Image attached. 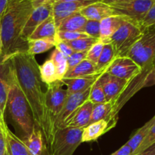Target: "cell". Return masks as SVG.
<instances>
[{"mask_svg":"<svg viewBox=\"0 0 155 155\" xmlns=\"http://www.w3.org/2000/svg\"><path fill=\"white\" fill-rule=\"evenodd\" d=\"M16 75L19 86L26 97L36 128L42 133L45 120V92L42 89V80L35 56L27 51H18L7 59ZM2 61V62H4Z\"/></svg>","mask_w":155,"mask_h":155,"instance_id":"1","label":"cell"},{"mask_svg":"<svg viewBox=\"0 0 155 155\" xmlns=\"http://www.w3.org/2000/svg\"><path fill=\"white\" fill-rule=\"evenodd\" d=\"M33 10L30 0H9L0 18L2 61L12 54L27 51V42L21 39L23 29Z\"/></svg>","mask_w":155,"mask_h":155,"instance_id":"2","label":"cell"},{"mask_svg":"<svg viewBox=\"0 0 155 155\" xmlns=\"http://www.w3.org/2000/svg\"><path fill=\"white\" fill-rule=\"evenodd\" d=\"M1 63L5 64L6 78L8 83L7 108L14 122L24 133L23 137H26L36 128L30 106L20 87L12 65L8 61Z\"/></svg>","mask_w":155,"mask_h":155,"instance_id":"3","label":"cell"},{"mask_svg":"<svg viewBox=\"0 0 155 155\" xmlns=\"http://www.w3.org/2000/svg\"><path fill=\"white\" fill-rule=\"evenodd\" d=\"M67 95V89L64 88L61 80L47 85L45 92V120L42 131L47 150L56 132V120L63 108Z\"/></svg>","mask_w":155,"mask_h":155,"instance_id":"4","label":"cell"},{"mask_svg":"<svg viewBox=\"0 0 155 155\" xmlns=\"http://www.w3.org/2000/svg\"><path fill=\"white\" fill-rule=\"evenodd\" d=\"M127 57L133 61L142 71L155 68V28L147 29L142 37L133 45Z\"/></svg>","mask_w":155,"mask_h":155,"instance_id":"5","label":"cell"},{"mask_svg":"<svg viewBox=\"0 0 155 155\" xmlns=\"http://www.w3.org/2000/svg\"><path fill=\"white\" fill-rule=\"evenodd\" d=\"M140 26L126 19L110 39L116 58L127 57L130 48L144 33Z\"/></svg>","mask_w":155,"mask_h":155,"instance_id":"6","label":"cell"},{"mask_svg":"<svg viewBox=\"0 0 155 155\" xmlns=\"http://www.w3.org/2000/svg\"><path fill=\"white\" fill-rule=\"evenodd\" d=\"M83 128L58 129L53 137L48 155H73L79 145L82 143Z\"/></svg>","mask_w":155,"mask_h":155,"instance_id":"7","label":"cell"},{"mask_svg":"<svg viewBox=\"0 0 155 155\" xmlns=\"http://www.w3.org/2000/svg\"><path fill=\"white\" fill-rule=\"evenodd\" d=\"M154 0H130L110 5L115 15L124 17L129 21L140 26ZM142 28V27H141Z\"/></svg>","mask_w":155,"mask_h":155,"instance_id":"8","label":"cell"},{"mask_svg":"<svg viewBox=\"0 0 155 155\" xmlns=\"http://www.w3.org/2000/svg\"><path fill=\"white\" fill-rule=\"evenodd\" d=\"M141 68L128 57L116 58L107 69L109 74L130 81L142 73Z\"/></svg>","mask_w":155,"mask_h":155,"instance_id":"9","label":"cell"},{"mask_svg":"<svg viewBox=\"0 0 155 155\" xmlns=\"http://www.w3.org/2000/svg\"><path fill=\"white\" fill-rule=\"evenodd\" d=\"M54 1L48 2L39 7L33 8L31 15L29 17L21 33V39L25 42H27L29 37L36 30V27L42 24L44 21L52 15L53 4Z\"/></svg>","mask_w":155,"mask_h":155,"instance_id":"10","label":"cell"},{"mask_svg":"<svg viewBox=\"0 0 155 155\" xmlns=\"http://www.w3.org/2000/svg\"><path fill=\"white\" fill-rule=\"evenodd\" d=\"M90 89L91 88H89L84 92L67 95L63 108L56 120V130L58 129L61 128L64 124L72 116L73 114L77 110V109L80 107L82 104H84L86 101H88Z\"/></svg>","mask_w":155,"mask_h":155,"instance_id":"11","label":"cell"},{"mask_svg":"<svg viewBox=\"0 0 155 155\" xmlns=\"http://www.w3.org/2000/svg\"><path fill=\"white\" fill-rule=\"evenodd\" d=\"M107 102L114 103L123 93L129 82L104 73L99 77Z\"/></svg>","mask_w":155,"mask_h":155,"instance_id":"12","label":"cell"},{"mask_svg":"<svg viewBox=\"0 0 155 155\" xmlns=\"http://www.w3.org/2000/svg\"><path fill=\"white\" fill-rule=\"evenodd\" d=\"M94 1H76V2H54L53 4L52 16L55 22L56 27L58 24L66 18L89 5L95 3Z\"/></svg>","mask_w":155,"mask_h":155,"instance_id":"13","label":"cell"},{"mask_svg":"<svg viewBox=\"0 0 155 155\" xmlns=\"http://www.w3.org/2000/svg\"><path fill=\"white\" fill-rule=\"evenodd\" d=\"M93 104L86 101L84 104L77 109L72 116L64 124L61 128L71 127V128H84L89 125L92 114Z\"/></svg>","mask_w":155,"mask_h":155,"instance_id":"14","label":"cell"},{"mask_svg":"<svg viewBox=\"0 0 155 155\" xmlns=\"http://www.w3.org/2000/svg\"><path fill=\"white\" fill-rule=\"evenodd\" d=\"M80 13L87 20L101 21L104 18L115 15L111 6L102 2L92 3L80 10Z\"/></svg>","mask_w":155,"mask_h":155,"instance_id":"15","label":"cell"},{"mask_svg":"<svg viewBox=\"0 0 155 155\" xmlns=\"http://www.w3.org/2000/svg\"><path fill=\"white\" fill-rule=\"evenodd\" d=\"M126 19L120 15H113L100 21L99 40L104 44L110 43L112 36Z\"/></svg>","mask_w":155,"mask_h":155,"instance_id":"16","label":"cell"},{"mask_svg":"<svg viewBox=\"0 0 155 155\" xmlns=\"http://www.w3.org/2000/svg\"><path fill=\"white\" fill-rule=\"evenodd\" d=\"M21 140L33 155H48L43 135L38 128L28 136L23 137Z\"/></svg>","mask_w":155,"mask_h":155,"instance_id":"17","label":"cell"},{"mask_svg":"<svg viewBox=\"0 0 155 155\" xmlns=\"http://www.w3.org/2000/svg\"><path fill=\"white\" fill-rule=\"evenodd\" d=\"M8 83L5 75V68L4 63L0 64V129L4 132L8 128L5 119V113L7 108Z\"/></svg>","mask_w":155,"mask_h":155,"instance_id":"18","label":"cell"},{"mask_svg":"<svg viewBox=\"0 0 155 155\" xmlns=\"http://www.w3.org/2000/svg\"><path fill=\"white\" fill-rule=\"evenodd\" d=\"M98 77L99 76L96 75L92 77H80V78H64L62 79L61 81L64 85L67 86V94L71 95V94L78 93L87 90L88 89L92 87Z\"/></svg>","mask_w":155,"mask_h":155,"instance_id":"19","label":"cell"},{"mask_svg":"<svg viewBox=\"0 0 155 155\" xmlns=\"http://www.w3.org/2000/svg\"><path fill=\"white\" fill-rule=\"evenodd\" d=\"M109 130L108 122L104 120L89 124L83 130L82 142H89L97 140L100 136Z\"/></svg>","mask_w":155,"mask_h":155,"instance_id":"20","label":"cell"},{"mask_svg":"<svg viewBox=\"0 0 155 155\" xmlns=\"http://www.w3.org/2000/svg\"><path fill=\"white\" fill-rule=\"evenodd\" d=\"M87 19L80 12L74 13L62 20L57 26V31L83 32Z\"/></svg>","mask_w":155,"mask_h":155,"instance_id":"21","label":"cell"},{"mask_svg":"<svg viewBox=\"0 0 155 155\" xmlns=\"http://www.w3.org/2000/svg\"><path fill=\"white\" fill-rule=\"evenodd\" d=\"M57 34V27L53 18L50 16L41 24H39L36 30L33 32L29 39H56Z\"/></svg>","mask_w":155,"mask_h":155,"instance_id":"22","label":"cell"},{"mask_svg":"<svg viewBox=\"0 0 155 155\" xmlns=\"http://www.w3.org/2000/svg\"><path fill=\"white\" fill-rule=\"evenodd\" d=\"M3 133L5 136L9 155H33L27 149L21 138L14 134L8 127Z\"/></svg>","mask_w":155,"mask_h":155,"instance_id":"23","label":"cell"},{"mask_svg":"<svg viewBox=\"0 0 155 155\" xmlns=\"http://www.w3.org/2000/svg\"><path fill=\"white\" fill-rule=\"evenodd\" d=\"M96 75H98V74H97L95 65L87 59H85L77 66L68 69L64 78H80V77H92V76Z\"/></svg>","mask_w":155,"mask_h":155,"instance_id":"24","label":"cell"},{"mask_svg":"<svg viewBox=\"0 0 155 155\" xmlns=\"http://www.w3.org/2000/svg\"><path fill=\"white\" fill-rule=\"evenodd\" d=\"M115 58L116 56L111 44H104L101 55L95 64L97 74L98 75H101L107 72V69Z\"/></svg>","mask_w":155,"mask_h":155,"instance_id":"25","label":"cell"},{"mask_svg":"<svg viewBox=\"0 0 155 155\" xmlns=\"http://www.w3.org/2000/svg\"><path fill=\"white\" fill-rule=\"evenodd\" d=\"M56 39H29L27 40V52L31 55L42 54L55 46Z\"/></svg>","mask_w":155,"mask_h":155,"instance_id":"26","label":"cell"},{"mask_svg":"<svg viewBox=\"0 0 155 155\" xmlns=\"http://www.w3.org/2000/svg\"><path fill=\"white\" fill-rule=\"evenodd\" d=\"M155 124V115L151 118L150 120H148L143 127L139 128L137 131L136 132L134 135L130 139V140L127 142V145L132 148L133 152H134L136 148L139 146L142 141L144 140L147 135L148 134L151 129L152 128L153 126Z\"/></svg>","mask_w":155,"mask_h":155,"instance_id":"27","label":"cell"},{"mask_svg":"<svg viewBox=\"0 0 155 155\" xmlns=\"http://www.w3.org/2000/svg\"><path fill=\"white\" fill-rule=\"evenodd\" d=\"M39 70L42 83L49 85L58 80L55 66L50 58L45 61L42 65H39Z\"/></svg>","mask_w":155,"mask_h":155,"instance_id":"28","label":"cell"},{"mask_svg":"<svg viewBox=\"0 0 155 155\" xmlns=\"http://www.w3.org/2000/svg\"><path fill=\"white\" fill-rule=\"evenodd\" d=\"M49 58L52 61L55 66L58 80H61L68 71L67 58L56 48H54V51H52Z\"/></svg>","mask_w":155,"mask_h":155,"instance_id":"29","label":"cell"},{"mask_svg":"<svg viewBox=\"0 0 155 155\" xmlns=\"http://www.w3.org/2000/svg\"><path fill=\"white\" fill-rule=\"evenodd\" d=\"M99 77L97 78V80H95L94 84L91 87L89 98H88V101L92 102L93 104H103V103L107 102L104 89H103L101 83L100 82Z\"/></svg>","mask_w":155,"mask_h":155,"instance_id":"30","label":"cell"},{"mask_svg":"<svg viewBox=\"0 0 155 155\" xmlns=\"http://www.w3.org/2000/svg\"><path fill=\"white\" fill-rule=\"evenodd\" d=\"M98 39L88 36L86 38L76 39L71 42H65L74 51H88L89 48L98 41Z\"/></svg>","mask_w":155,"mask_h":155,"instance_id":"31","label":"cell"},{"mask_svg":"<svg viewBox=\"0 0 155 155\" xmlns=\"http://www.w3.org/2000/svg\"><path fill=\"white\" fill-rule=\"evenodd\" d=\"M88 35L83 32L79 31H57L56 39L63 42H71L81 38L88 37Z\"/></svg>","mask_w":155,"mask_h":155,"instance_id":"32","label":"cell"},{"mask_svg":"<svg viewBox=\"0 0 155 155\" xmlns=\"http://www.w3.org/2000/svg\"><path fill=\"white\" fill-rule=\"evenodd\" d=\"M104 44L103 43V42H101V41L98 40V42H95V43L89 48V51H87L86 59H87L88 61H89L92 64H93L95 66L97 64V61H98L100 55H101V51H102L103 48H104Z\"/></svg>","mask_w":155,"mask_h":155,"instance_id":"33","label":"cell"},{"mask_svg":"<svg viewBox=\"0 0 155 155\" xmlns=\"http://www.w3.org/2000/svg\"><path fill=\"white\" fill-rule=\"evenodd\" d=\"M155 143V124L153 126L152 128L151 129V130L149 131L148 134L147 135L146 137L144 139V140L142 141V143L139 145V146L136 148V151L132 153L131 155H137L140 154L141 152L145 151V149H147L148 148H149L150 146H151L152 145H154Z\"/></svg>","mask_w":155,"mask_h":155,"instance_id":"34","label":"cell"},{"mask_svg":"<svg viewBox=\"0 0 155 155\" xmlns=\"http://www.w3.org/2000/svg\"><path fill=\"white\" fill-rule=\"evenodd\" d=\"M89 36L99 39L100 36V22L92 20H87L83 30Z\"/></svg>","mask_w":155,"mask_h":155,"instance_id":"35","label":"cell"},{"mask_svg":"<svg viewBox=\"0 0 155 155\" xmlns=\"http://www.w3.org/2000/svg\"><path fill=\"white\" fill-rule=\"evenodd\" d=\"M141 27L144 31L147 29L155 28V0H154L151 8L144 18L141 24Z\"/></svg>","mask_w":155,"mask_h":155,"instance_id":"36","label":"cell"},{"mask_svg":"<svg viewBox=\"0 0 155 155\" xmlns=\"http://www.w3.org/2000/svg\"><path fill=\"white\" fill-rule=\"evenodd\" d=\"M87 51H74L71 56L67 58L68 64V69L77 66V64L86 59Z\"/></svg>","mask_w":155,"mask_h":155,"instance_id":"37","label":"cell"},{"mask_svg":"<svg viewBox=\"0 0 155 155\" xmlns=\"http://www.w3.org/2000/svg\"><path fill=\"white\" fill-rule=\"evenodd\" d=\"M55 48L58 50L65 58H68L69 56H71L73 53L74 52V50L68 45L65 42L63 41H59L57 40L55 44Z\"/></svg>","mask_w":155,"mask_h":155,"instance_id":"38","label":"cell"},{"mask_svg":"<svg viewBox=\"0 0 155 155\" xmlns=\"http://www.w3.org/2000/svg\"><path fill=\"white\" fill-rule=\"evenodd\" d=\"M132 153H133L132 148L127 145V143H126L121 148H120L117 151L114 152V154L115 155H131Z\"/></svg>","mask_w":155,"mask_h":155,"instance_id":"39","label":"cell"},{"mask_svg":"<svg viewBox=\"0 0 155 155\" xmlns=\"http://www.w3.org/2000/svg\"><path fill=\"white\" fill-rule=\"evenodd\" d=\"M6 149H7V145H6V139L4 133L0 129V155H5Z\"/></svg>","mask_w":155,"mask_h":155,"instance_id":"40","label":"cell"},{"mask_svg":"<svg viewBox=\"0 0 155 155\" xmlns=\"http://www.w3.org/2000/svg\"><path fill=\"white\" fill-rule=\"evenodd\" d=\"M51 1H54V0H30L32 5H33V8H36L39 7V6L42 5L43 4H45V3Z\"/></svg>","mask_w":155,"mask_h":155,"instance_id":"41","label":"cell"},{"mask_svg":"<svg viewBox=\"0 0 155 155\" xmlns=\"http://www.w3.org/2000/svg\"><path fill=\"white\" fill-rule=\"evenodd\" d=\"M137 155H155V143Z\"/></svg>","mask_w":155,"mask_h":155,"instance_id":"42","label":"cell"},{"mask_svg":"<svg viewBox=\"0 0 155 155\" xmlns=\"http://www.w3.org/2000/svg\"><path fill=\"white\" fill-rule=\"evenodd\" d=\"M9 0H0V18L5 10Z\"/></svg>","mask_w":155,"mask_h":155,"instance_id":"43","label":"cell"},{"mask_svg":"<svg viewBox=\"0 0 155 155\" xmlns=\"http://www.w3.org/2000/svg\"><path fill=\"white\" fill-rule=\"evenodd\" d=\"M155 85V68L151 71L149 75V86Z\"/></svg>","mask_w":155,"mask_h":155,"instance_id":"44","label":"cell"},{"mask_svg":"<svg viewBox=\"0 0 155 155\" xmlns=\"http://www.w3.org/2000/svg\"><path fill=\"white\" fill-rule=\"evenodd\" d=\"M127 1H130V0H101V2L105 4L110 5L112 4H115V3H119V2H127Z\"/></svg>","mask_w":155,"mask_h":155,"instance_id":"45","label":"cell"},{"mask_svg":"<svg viewBox=\"0 0 155 155\" xmlns=\"http://www.w3.org/2000/svg\"><path fill=\"white\" fill-rule=\"evenodd\" d=\"M76 1H94L95 2H101V0H54V2H76Z\"/></svg>","mask_w":155,"mask_h":155,"instance_id":"46","label":"cell"},{"mask_svg":"<svg viewBox=\"0 0 155 155\" xmlns=\"http://www.w3.org/2000/svg\"><path fill=\"white\" fill-rule=\"evenodd\" d=\"M2 53V39H1V35H0V54Z\"/></svg>","mask_w":155,"mask_h":155,"instance_id":"47","label":"cell"},{"mask_svg":"<svg viewBox=\"0 0 155 155\" xmlns=\"http://www.w3.org/2000/svg\"><path fill=\"white\" fill-rule=\"evenodd\" d=\"M5 155H9V153H8V150H7V149H6L5 154Z\"/></svg>","mask_w":155,"mask_h":155,"instance_id":"48","label":"cell"},{"mask_svg":"<svg viewBox=\"0 0 155 155\" xmlns=\"http://www.w3.org/2000/svg\"><path fill=\"white\" fill-rule=\"evenodd\" d=\"M110 155H115V154H114V153H112V154H110Z\"/></svg>","mask_w":155,"mask_h":155,"instance_id":"49","label":"cell"}]
</instances>
